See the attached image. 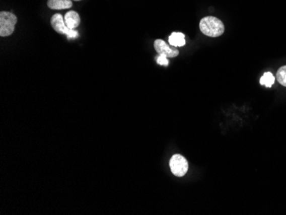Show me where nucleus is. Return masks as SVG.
Instances as JSON below:
<instances>
[{
  "label": "nucleus",
  "mask_w": 286,
  "mask_h": 215,
  "mask_svg": "<svg viewBox=\"0 0 286 215\" xmlns=\"http://www.w3.org/2000/svg\"><path fill=\"white\" fill-rule=\"evenodd\" d=\"M200 29L204 35L208 37H219L225 32V25L219 18L209 16L200 20Z\"/></svg>",
  "instance_id": "1"
},
{
  "label": "nucleus",
  "mask_w": 286,
  "mask_h": 215,
  "mask_svg": "<svg viewBox=\"0 0 286 215\" xmlns=\"http://www.w3.org/2000/svg\"><path fill=\"white\" fill-rule=\"evenodd\" d=\"M18 18L12 12H0V36L6 37L13 34Z\"/></svg>",
  "instance_id": "2"
},
{
  "label": "nucleus",
  "mask_w": 286,
  "mask_h": 215,
  "mask_svg": "<svg viewBox=\"0 0 286 215\" xmlns=\"http://www.w3.org/2000/svg\"><path fill=\"white\" fill-rule=\"evenodd\" d=\"M51 24L55 31L58 34H62L69 38V39H76L78 37V32L75 29H70L66 25L64 18L61 14H54L51 18Z\"/></svg>",
  "instance_id": "3"
},
{
  "label": "nucleus",
  "mask_w": 286,
  "mask_h": 215,
  "mask_svg": "<svg viewBox=\"0 0 286 215\" xmlns=\"http://www.w3.org/2000/svg\"><path fill=\"white\" fill-rule=\"evenodd\" d=\"M170 168L176 177L181 178L186 174L189 169V164L186 159L180 155H175L170 161Z\"/></svg>",
  "instance_id": "4"
},
{
  "label": "nucleus",
  "mask_w": 286,
  "mask_h": 215,
  "mask_svg": "<svg viewBox=\"0 0 286 215\" xmlns=\"http://www.w3.org/2000/svg\"><path fill=\"white\" fill-rule=\"evenodd\" d=\"M155 49L159 55H165L167 57H175L179 54L178 49L171 47L163 40H155Z\"/></svg>",
  "instance_id": "5"
},
{
  "label": "nucleus",
  "mask_w": 286,
  "mask_h": 215,
  "mask_svg": "<svg viewBox=\"0 0 286 215\" xmlns=\"http://www.w3.org/2000/svg\"><path fill=\"white\" fill-rule=\"evenodd\" d=\"M64 22H65L66 25L69 29H77L80 25V16L77 12L69 11L64 15Z\"/></svg>",
  "instance_id": "6"
},
{
  "label": "nucleus",
  "mask_w": 286,
  "mask_h": 215,
  "mask_svg": "<svg viewBox=\"0 0 286 215\" xmlns=\"http://www.w3.org/2000/svg\"><path fill=\"white\" fill-rule=\"evenodd\" d=\"M72 0H48L47 6L52 10L69 9L72 7Z\"/></svg>",
  "instance_id": "7"
},
{
  "label": "nucleus",
  "mask_w": 286,
  "mask_h": 215,
  "mask_svg": "<svg viewBox=\"0 0 286 215\" xmlns=\"http://www.w3.org/2000/svg\"><path fill=\"white\" fill-rule=\"evenodd\" d=\"M170 46H174V47H180V46H185V35L183 33H178V32H174L169 37Z\"/></svg>",
  "instance_id": "8"
},
{
  "label": "nucleus",
  "mask_w": 286,
  "mask_h": 215,
  "mask_svg": "<svg viewBox=\"0 0 286 215\" xmlns=\"http://www.w3.org/2000/svg\"><path fill=\"white\" fill-rule=\"evenodd\" d=\"M274 76L272 75L271 72H266L260 78V85L266 86V88H271L274 84Z\"/></svg>",
  "instance_id": "9"
},
{
  "label": "nucleus",
  "mask_w": 286,
  "mask_h": 215,
  "mask_svg": "<svg viewBox=\"0 0 286 215\" xmlns=\"http://www.w3.org/2000/svg\"><path fill=\"white\" fill-rule=\"evenodd\" d=\"M276 78L281 85L286 87V65L282 66L278 69Z\"/></svg>",
  "instance_id": "10"
},
{
  "label": "nucleus",
  "mask_w": 286,
  "mask_h": 215,
  "mask_svg": "<svg viewBox=\"0 0 286 215\" xmlns=\"http://www.w3.org/2000/svg\"><path fill=\"white\" fill-rule=\"evenodd\" d=\"M157 63L160 65L168 66L169 65V61L167 59V57L165 55H160L157 57Z\"/></svg>",
  "instance_id": "11"
},
{
  "label": "nucleus",
  "mask_w": 286,
  "mask_h": 215,
  "mask_svg": "<svg viewBox=\"0 0 286 215\" xmlns=\"http://www.w3.org/2000/svg\"><path fill=\"white\" fill-rule=\"evenodd\" d=\"M73 1H80V0H73Z\"/></svg>",
  "instance_id": "12"
}]
</instances>
